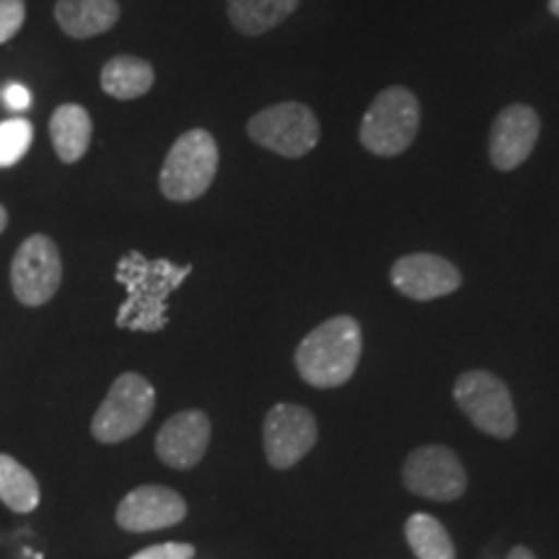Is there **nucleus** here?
I'll return each instance as SVG.
<instances>
[{"instance_id": "8", "label": "nucleus", "mask_w": 559, "mask_h": 559, "mask_svg": "<svg viewBox=\"0 0 559 559\" xmlns=\"http://www.w3.org/2000/svg\"><path fill=\"white\" fill-rule=\"evenodd\" d=\"M62 283L60 249L50 236L34 234L21 243L11 262V288L19 304L37 309L52 300Z\"/></svg>"}, {"instance_id": "6", "label": "nucleus", "mask_w": 559, "mask_h": 559, "mask_svg": "<svg viewBox=\"0 0 559 559\" xmlns=\"http://www.w3.org/2000/svg\"><path fill=\"white\" fill-rule=\"evenodd\" d=\"M456 404L464 409V415L472 419V425L492 438H513L519 428L515 417V404L510 396L506 381L498 379L489 370H466L456 379L453 386Z\"/></svg>"}, {"instance_id": "25", "label": "nucleus", "mask_w": 559, "mask_h": 559, "mask_svg": "<svg viewBox=\"0 0 559 559\" xmlns=\"http://www.w3.org/2000/svg\"><path fill=\"white\" fill-rule=\"evenodd\" d=\"M508 559H536V555L528 547H513L510 549Z\"/></svg>"}, {"instance_id": "9", "label": "nucleus", "mask_w": 559, "mask_h": 559, "mask_svg": "<svg viewBox=\"0 0 559 559\" xmlns=\"http://www.w3.org/2000/svg\"><path fill=\"white\" fill-rule=\"evenodd\" d=\"M404 485L419 498L451 502L466 492V469L445 445H423L404 461Z\"/></svg>"}, {"instance_id": "2", "label": "nucleus", "mask_w": 559, "mask_h": 559, "mask_svg": "<svg viewBox=\"0 0 559 559\" xmlns=\"http://www.w3.org/2000/svg\"><path fill=\"white\" fill-rule=\"evenodd\" d=\"M190 275V267H174L169 262H148L143 257H124L117 270V280L128 285V304L122 306L117 324L130 330L156 332L164 326V300L177 285Z\"/></svg>"}, {"instance_id": "7", "label": "nucleus", "mask_w": 559, "mask_h": 559, "mask_svg": "<svg viewBox=\"0 0 559 559\" xmlns=\"http://www.w3.org/2000/svg\"><path fill=\"white\" fill-rule=\"evenodd\" d=\"M249 138L277 156L300 158L317 148L321 128L317 115L300 102H283L257 111L247 124Z\"/></svg>"}, {"instance_id": "22", "label": "nucleus", "mask_w": 559, "mask_h": 559, "mask_svg": "<svg viewBox=\"0 0 559 559\" xmlns=\"http://www.w3.org/2000/svg\"><path fill=\"white\" fill-rule=\"evenodd\" d=\"M26 21L24 0H0V45L11 41Z\"/></svg>"}, {"instance_id": "5", "label": "nucleus", "mask_w": 559, "mask_h": 559, "mask_svg": "<svg viewBox=\"0 0 559 559\" xmlns=\"http://www.w3.org/2000/svg\"><path fill=\"white\" fill-rule=\"evenodd\" d=\"M156 409V389L140 373H122L91 419V436L99 443H122L145 428Z\"/></svg>"}, {"instance_id": "24", "label": "nucleus", "mask_w": 559, "mask_h": 559, "mask_svg": "<svg viewBox=\"0 0 559 559\" xmlns=\"http://www.w3.org/2000/svg\"><path fill=\"white\" fill-rule=\"evenodd\" d=\"M3 107L9 111H26L32 107V94L29 88L21 86V83H9L3 88Z\"/></svg>"}, {"instance_id": "13", "label": "nucleus", "mask_w": 559, "mask_h": 559, "mask_svg": "<svg viewBox=\"0 0 559 559\" xmlns=\"http://www.w3.org/2000/svg\"><path fill=\"white\" fill-rule=\"evenodd\" d=\"M187 519V502L179 492L160 485H143L124 495L117 508V526L130 534L171 528Z\"/></svg>"}, {"instance_id": "14", "label": "nucleus", "mask_w": 559, "mask_h": 559, "mask_svg": "<svg viewBox=\"0 0 559 559\" xmlns=\"http://www.w3.org/2000/svg\"><path fill=\"white\" fill-rule=\"evenodd\" d=\"M210 445V419L205 412L187 409L166 419L156 436V453L171 469H192Z\"/></svg>"}, {"instance_id": "3", "label": "nucleus", "mask_w": 559, "mask_h": 559, "mask_svg": "<svg viewBox=\"0 0 559 559\" xmlns=\"http://www.w3.org/2000/svg\"><path fill=\"white\" fill-rule=\"evenodd\" d=\"M218 143L207 130L198 128L185 132L164 160L158 177L160 194L171 202H192L202 198L218 174Z\"/></svg>"}, {"instance_id": "10", "label": "nucleus", "mask_w": 559, "mask_h": 559, "mask_svg": "<svg viewBox=\"0 0 559 559\" xmlns=\"http://www.w3.org/2000/svg\"><path fill=\"white\" fill-rule=\"evenodd\" d=\"M317 417L298 404H275L264 419V453L275 469H290L317 445Z\"/></svg>"}, {"instance_id": "16", "label": "nucleus", "mask_w": 559, "mask_h": 559, "mask_svg": "<svg viewBox=\"0 0 559 559\" xmlns=\"http://www.w3.org/2000/svg\"><path fill=\"white\" fill-rule=\"evenodd\" d=\"M91 135H94V122L86 107L81 104H62L50 117V138L55 153L62 164H79L86 156Z\"/></svg>"}, {"instance_id": "15", "label": "nucleus", "mask_w": 559, "mask_h": 559, "mask_svg": "<svg viewBox=\"0 0 559 559\" xmlns=\"http://www.w3.org/2000/svg\"><path fill=\"white\" fill-rule=\"evenodd\" d=\"M55 19L70 39H91L107 34L120 21L117 0H58Z\"/></svg>"}, {"instance_id": "21", "label": "nucleus", "mask_w": 559, "mask_h": 559, "mask_svg": "<svg viewBox=\"0 0 559 559\" xmlns=\"http://www.w3.org/2000/svg\"><path fill=\"white\" fill-rule=\"evenodd\" d=\"M34 140V128L24 117H13V120L0 122V169L19 164L26 156Z\"/></svg>"}, {"instance_id": "20", "label": "nucleus", "mask_w": 559, "mask_h": 559, "mask_svg": "<svg viewBox=\"0 0 559 559\" xmlns=\"http://www.w3.org/2000/svg\"><path fill=\"white\" fill-rule=\"evenodd\" d=\"M404 536L417 559H456V547H453L449 531L428 513L409 515Z\"/></svg>"}, {"instance_id": "12", "label": "nucleus", "mask_w": 559, "mask_h": 559, "mask_svg": "<svg viewBox=\"0 0 559 559\" xmlns=\"http://www.w3.org/2000/svg\"><path fill=\"white\" fill-rule=\"evenodd\" d=\"M539 115L526 104H510L495 117L489 132V158L500 171H513L534 153L539 140Z\"/></svg>"}, {"instance_id": "18", "label": "nucleus", "mask_w": 559, "mask_h": 559, "mask_svg": "<svg viewBox=\"0 0 559 559\" xmlns=\"http://www.w3.org/2000/svg\"><path fill=\"white\" fill-rule=\"evenodd\" d=\"M298 5L300 0H228V19L243 37H262L296 13Z\"/></svg>"}, {"instance_id": "19", "label": "nucleus", "mask_w": 559, "mask_h": 559, "mask_svg": "<svg viewBox=\"0 0 559 559\" xmlns=\"http://www.w3.org/2000/svg\"><path fill=\"white\" fill-rule=\"evenodd\" d=\"M0 500L13 513H32L39 506V485L34 474L9 453H0Z\"/></svg>"}, {"instance_id": "17", "label": "nucleus", "mask_w": 559, "mask_h": 559, "mask_svg": "<svg viewBox=\"0 0 559 559\" xmlns=\"http://www.w3.org/2000/svg\"><path fill=\"white\" fill-rule=\"evenodd\" d=\"M156 73L148 60L132 58V55H117L102 68L104 94L117 102H132L145 96L153 88Z\"/></svg>"}, {"instance_id": "23", "label": "nucleus", "mask_w": 559, "mask_h": 559, "mask_svg": "<svg viewBox=\"0 0 559 559\" xmlns=\"http://www.w3.org/2000/svg\"><path fill=\"white\" fill-rule=\"evenodd\" d=\"M192 557H194L192 544L169 542V544H156V547L138 551V555H132L130 559H192Z\"/></svg>"}, {"instance_id": "1", "label": "nucleus", "mask_w": 559, "mask_h": 559, "mask_svg": "<svg viewBox=\"0 0 559 559\" xmlns=\"http://www.w3.org/2000/svg\"><path fill=\"white\" fill-rule=\"evenodd\" d=\"M362 353V332L353 317H334L306 334L296 349V368L309 386L337 389L353 379Z\"/></svg>"}, {"instance_id": "11", "label": "nucleus", "mask_w": 559, "mask_h": 559, "mask_svg": "<svg viewBox=\"0 0 559 559\" xmlns=\"http://www.w3.org/2000/svg\"><path fill=\"white\" fill-rule=\"evenodd\" d=\"M461 272L445 257L428 254H407L394 262L391 267V283L394 288L412 300H436L451 296L461 288Z\"/></svg>"}, {"instance_id": "26", "label": "nucleus", "mask_w": 559, "mask_h": 559, "mask_svg": "<svg viewBox=\"0 0 559 559\" xmlns=\"http://www.w3.org/2000/svg\"><path fill=\"white\" fill-rule=\"evenodd\" d=\"M5 226H9V213H5V207L0 205V234H3Z\"/></svg>"}, {"instance_id": "4", "label": "nucleus", "mask_w": 559, "mask_h": 559, "mask_svg": "<svg viewBox=\"0 0 559 559\" xmlns=\"http://www.w3.org/2000/svg\"><path fill=\"white\" fill-rule=\"evenodd\" d=\"M419 130V102L412 91L391 86L370 104L360 124L362 148L381 158L402 156Z\"/></svg>"}, {"instance_id": "27", "label": "nucleus", "mask_w": 559, "mask_h": 559, "mask_svg": "<svg viewBox=\"0 0 559 559\" xmlns=\"http://www.w3.org/2000/svg\"><path fill=\"white\" fill-rule=\"evenodd\" d=\"M549 13L559 19V0H549Z\"/></svg>"}]
</instances>
